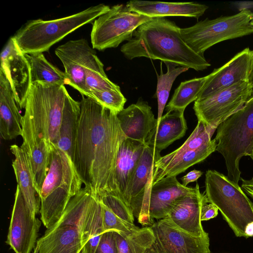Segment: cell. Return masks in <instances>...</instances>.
I'll list each match as a JSON object with an SVG mask.
<instances>
[{
    "label": "cell",
    "instance_id": "cell-18",
    "mask_svg": "<svg viewBox=\"0 0 253 253\" xmlns=\"http://www.w3.org/2000/svg\"><path fill=\"white\" fill-rule=\"evenodd\" d=\"M209 203L199 187L190 194L180 197L172 205L166 218L179 229L197 237L208 235L202 226L201 211L203 205Z\"/></svg>",
    "mask_w": 253,
    "mask_h": 253
},
{
    "label": "cell",
    "instance_id": "cell-32",
    "mask_svg": "<svg viewBox=\"0 0 253 253\" xmlns=\"http://www.w3.org/2000/svg\"><path fill=\"white\" fill-rule=\"evenodd\" d=\"M85 84L90 98L91 92L96 90L121 91L120 86L108 78L104 65L96 53L91 56L85 69Z\"/></svg>",
    "mask_w": 253,
    "mask_h": 253
},
{
    "label": "cell",
    "instance_id": "cell-41",
    "mask_svg": "<svg viewBox=\"0 0 253 253\" xmlns=\"http://www.w3.org/2000/svg\"><path fill=\"white\" fill-rule=\"evenodd\" d=\"M249 82L253 86V50H252V62L251 74Z\"/></svg>",
    "mask_w": 253,
    "mask_h": 253
},
{
    "label": "cell",
    "instance_id": "cell-37",
    "mask_svg": "<svg viewBox=\"0 0 253 253\" xmlns=\"http://www.w3.org/2000/svg\"><path fill=\"white\" fill-rule=\"evenodd\" d=\"M95 253H119L114 230L103 233Z\"/></svg>",
    "mask_w": 253,
    "mask_h": 253
},
{
    "label": "cell",
    "instance_id": "cell-8",
    "mask_svg": "<svg viewBox=\"0 0 253 253\" xmlns=\"http://www.w3.org/2000/svg\"><path fill=\"white\" fill-rule=\"evenodd\" d=\"M93 200L85 188L72 198L58 221L37 241V253H79L84 247V223Z\"/></svg>",
    "mask_w": 253,
    "mask_h": 253
},
{
    "label": "cell",
    "instance_id": "cell-25",
    "mask_svg": "<svg viewBox=\"0 0 253 253\" xmlns=\"http://www.w3.org/2000/svg\"><path fill=\"white\" fill-rule=\"evenodd\" d=\"M10 150L14 156L12 166L17 185L28 205L38 213L40 210L41 200L35 187L30 158L21 146L12 145Z\"/></svg>",
    "mask_w": 253,
    "mask_h": 253
},
{
    "label": "cell",
    "instance_id": "cell-3",
    "mask_svg": "<svg viewBox=\"0 0 253 253\" xmlns=\"http://www.w3.org/2000/svg\"><path fill=\"white\" fill-rule=\"evenodd\" d=\"M70 96L64 85L42 82L32 84L21 119V147L23 149L43 140L56 144L65 106Z\"/></svg>",
    "mask_w": 253,
    "mask_h": 253
},
{
    "label": "cell",
    "instance_id": "cell-19",
    "mask_svg": "<svg viewBox=\"0 0 253 253\" xmlns=\"http://www.w3.org/2000/svg\"><path fill=\"white\" fill-rule=\"evenodd\" d=\"M120 126L126 138L146 144L157 126L148 103L139 98L117 114Z\"/></svg>",
    "mask_w": 253,
    "mask_h": 253
},
{
    "label": "cell",
    "instance_id": "cell-2",
    "mask_svg": "<svg viewBox=\"0 0 253 253\" xmlns=\"http://www.w3.org/2000/svg\"><path fill=\"white\" fill-rule=\"evenodd\" d=\"M180 28L165 17L154 18L137 28L121 51L129 60L145 57L197 71L207 69L211 64L184 42Z\"/></svg>",
    "mask_w": 253,
    "mask_h": 253
},
{
    "label": "cell",
    "instance_id": "cell-31",
    "mask_svg": "<svg viewBox=\"0 0 253 253\" xmlns=\"http://www.w3.org/2000/svg\"><path fill=\"white\" fill-rule=\"evenodd\" d=\"M206 79L207 76L181 82L175 90L171 99L167 105V110H185L190 103L197 99Z\"/></svg>",
    "mask_w": 253,
    "mask_h": 253
},
{
    "label": "cell",
    "instance_id": "cell-22",
    "mask_svg": "<svg viewBox=\"0 0 253 253\" xmlns=\"http://www.w3.org/2000/svg\"><path fill=\"white\" fill-rule=\"evenodd\" d=\"M126 6L131 10L149 17L182 16L198 19L202 16L208 6L194 2H169L132 0Z\"/></svg>",
    "mask_w": 253,
    "mask_h": 253
},
{
    "label": "cell",
    "instance_id": "cell-12",
    "mask_svg": "<svg viewBox=\"0 0 253 253\" xmlns=\"http://www.w3.org/2000/svg\"><path fill=\"white\" fill-rule=\"evenodd\" d=\"M160 152L145 145L124 198V202L142 225H152L148 212L149 196L152 185L154 163Z\"/></svg>",
    "mask_w": 253,
    "mask_h": 253
},
{
    "label": "cell",
    "instance_id": "cell-44",
    "mask_svg": "<svg viewBox=\"0 0 253 253\" xmlns=\"http://www.w3.org/2000/svg\"><path fill=\"white\" fill-rule=\"evenodd\" d=\"M251 159L253 160V153H252V156L251 157Z\"/></svg>",
    "mask_w": 253,
    "mask_h": 253
},
{
    "label": "cell",
    "instance_id": "cell-23",
    "mask_svg": "<svg viewBox=\"0 0 253 253\" xmlns=\"http://www.w3.org/2000/svg\"><path fill=\"white\" fill-rule=\"evenodd\" d=\"M21 116L4 72L0 68V133L6 140L22 135Z\"/></svg>",
    "mask_w": 253,
    "mask_h": 253
},
{
    "label": "cell",
    "instance_id": "cell-40",
    "mask_svg": "<svg viewBox=\"0 0 253 253\" xmlns=\"http://www.w3.org/2000/svg\"><path fill=\"white\" fill-rule=\"evenodd\" d=\"M241 188L243 191L253 199V177L250 179L241 178Z\"/></svg>",
    "mask_w": 253,
    "mask_h": 253
},
{
    "label": "cell",
    "instance_id": "cell-5",
    "mask_svg": "<svg viewBox=\"0 0 253 253\" xmlns=\"http://www.w3.org/2000/svg\"><path fill=\"white\" fill-rule=\"evenodd\" d=\"M110 8L109 6L100 3L58 19L31 20L19 29L13 38L24 54L43 53L69 34L94 21Z\"/></svg>",
    "mask_w": 253,
    "mask_h": 253
},
{
    "label": "cell",
    "instance_id": "cell-30",
    "mask_svg": "<svg viewBox=\"0 0 253 253\" xmlns=\"http://www.w3.org/2000/svg\"><path fill=\"white\" fill-rule=\"evenodd\" d=\"M114 234L119 253H143L154 240L150 227L125 232L114 231Z\"/></svg>",
    "mask_w": 253,
    "mask_h": 253
},
{
    "label": "cell",
    "instance_id": "cell-11",
    "mask_svg": "<svg viewBox=\"0 0 253 253\" xmlns=\"http://www.w3.org/2000/svg\"><path fill=\"white\" fill-rule=\"evenodd\" d=\"M253 94V86L249 82H240L197 99L193 109L198 121L217 129L220 123L241 109Z\"/></svg>",
    "mask_w": 253,
    "mask_h": 253
},
{
    "label": "cell",
    "instance_id": "cell-33",
    "mask_svg": "<svg viewBox=\"0 0 253 253\" xmlns=\"http://www.w3.org/2000/svg\"><path fill=\"white\" fill-rule=\"evenodd\" d=\"M167 72L164 74L162 71L157 75L156 95L158 99L157 124L160 122L163 111L167 102L172 85L176 78L181 73L187 71L189 68L178 66L169 62L165 63Z\"/></svg>",
    "mask_w": 253,
    "mask_h": 253
},
{
    "label": "cell",
    "instance_id": "cell-1",
    "mask_svg": "<svg viewBox=\"0 0 253 253\" xmlns=\"http://www.w3.org/2000/svg\"><path fill=\"white\" fill-rule=\"evenodd\" d=\"M73 163L85 187L100 198L119 197L115 178L116 160L126 138L117 113L82 96Z\"/></svg>",
    "mask_w": 253,
    "mask_h": 253
},
{
    "label": "cell",
    "instance_id": "cell-36",
    "mask_svg": "<svg viewBox=\"0 0 253 253\" xmlns=\"http://www.w3.org/2000/svg\"><path fill=\"white\" fill-rule=\"evenodd\" d=\"M98 199L120 218L133 223L134 216L127 205L119 197L107 194Z\"/></svg>",
    "mask_w": 253,
    "mask_h": 253
},
{
    "label": "cell",
    "instance_id": "cell-21",
    "mask_svg": "<svg viewBox=\"0 0 253 253\" xmlns=\"http://www.w3.org/2000/svg\"><path fill=\"white\" fill-rule=\"evenodd\" d=\"M199 187H185L176 176L165 177L151 185L148 204L149 216L153 219L166 218L174 202L180 197L195 192Z\"/></svg>",
    "mask_w": 253,
    "mask_h": 253
},
{
    "label": "cell",
    "instance_id": "cell-43",
    "mask_svg": "<svg viewBox=\"0 0 253 253\" xmlns=\"http://www.w3.org/2000/svg\"><path fill=\"white\" fill-rule=\"evenodd\" d=\"M79 253H86L84 247L83 248V249Z\"/></svg>",
    "mask_w": 253,
    "mask_h": 253
},
{
    "label": "cell",
    "instance_id": "cell-14",
    "mask_svg": "<svg viewBox=\"0 0 253 253\" xmlns=\"http://www.w3.org/2000/svg\"><path fill=\"white\" fill-rule=\"evenodd\" d=\"M26 202L18 185L6 243L15 253H31L37 242L41 221Z\"/></svg>",
    "mask_w": 253,
    "mask_h": 253
},
{
    "label": "cell",
    "instance_id": "cell-4",
    "mask_svg": "<svg viewBox=\"0 0 253 253\" xmlns=\"http://www.w3.org/2000/svg\"><path fill=\"white\" fill-rule=\"evenodd\" d=\"M82 184L70 156L51 144L49 169L39 195L41 218L47 229L60 218Z\"/></svg>",
    "mask_w": 253,
    "mask_h": 253
},
{
    "label": "cell",
    "instance_id": "cell-17",
    "mask_svg": "<svg viewBox=\"0 0 253 253\" xmlns=\"http://www.w3.org/2000/svg\"><path fill=\"white\" fill-rule=\"evenodd\" d=\"M252 50L247 47L236 54L221 67L207 76L197 99H202L243 82H249Z\"/></svg>",
    "mask_w": 253,
    "mask_h": 253
},
{
    "label": "cell",
    "instance_id": "cell-34",
    "mask_svg": "<svg viewBox=\"0 0 253 253\" xmlns=\"http://www.w3.org/2000/svg\"><path fill=\"white\" fill-rule=\"evenodd\" d=\"M91 98L117 114L124 108L126 101L121 91L115 90L92 91Z\"/></svg>",
    "mask_w": 253,
    "mask_h": 253
},
{
    "label": "cell",
    "instance_id": "cell-13",
    "mask_svg": "<svg viewBox=\"0 0 253 253\" xmlns=\"http://www.w3.org/2000/svg\"><path fill=\"white\" fill-rule=\"evenodd\" d=\"M154 236L143 253H210L209 235L195 237L179 229L168 218L150 226Z\"/></svg>",
    "mask_w": 253,
    "mask_h": 253
},
{
    "label": "cell",
    "instance_id": "cell-28",
    "mask_svg": "<svg viewBox=\"0 0 253 253\" xmlns=\"http://www.w3.org/2000/svg\"><path fill=\"white\" fill-rule=\"evenodd\" d=\"M104 232L102 204L95 197L86 213L82 230L83 242L86 253H95Z\"/></svg>",
    "mask_w": 253,
    "mask_h": 253
},
{
    "label": "cell",
    "instance_id": "cell-29",
    "mask_svg": "<svg viewBox=\"0 0 253 253\" xmlns=\"http://www.w3.org/2000/svg\"><path fill=\"white\" fill-rule=\"evenodd\" d=\"M29 62L32 84L42 82L50 84L69 85L64 72L49 62L43 53L25 54Z\"/></svg>",
    "mask_w": 253,
    "mask_h": 253
},
{
    "label": "cell",
    "instance_id": "cell-26",
    "mask_svg": "<svg viewBox=\"0 0 253 253\" xmlns=\"http://www.w3.org/2000/svg\"><path fill=\"white\" fill-rule=\"evenodd\" d=\"M184 110H170L162 116L146 145L161 151L185 134L187 126Z\"/></svg>",
    "mask_w": 253,
    "mask_h": 253
},
{
    "label": "cell",
    "instance_id": "cell-38",
    "mask_svg": "<svg viewBox=\"0 0 253 253\" xmlns=\"http://www.w3.org/2000/svg\"><path fill=\"white\" fill-rule=\"evenodd\" d=\"M218 209L213 204L210 203H205L201 209V221H206L215 217L218 214Z\"/></svg>",
    "mask_w": 253,
    "mask_h": 253
},
{
    "label": "cell",
    "instance_id": "cell-15",
    "mask_svg": "<svg viewBox=\"0 0 253 253\" xmlns=\"http://www.w3.org/2000/svg\"><path fill=\"white\" fill-rule=\"evenodd\" d=\"M0 64V68L10 83L18 107L24 108L32 85L30 68L25 54L13 37L8 40L1 52Z\"/></svg>",
    "mask_w": 253,
    "mask_h": 253
},
{
    "label": "cell",
    "instance_id": "cell-39",
    "mask_svg": "<svg viewBox=\"0 0 253 253\" xmlns=\"http://www.w3.org/2000/svg\"><path fill=\"white\" fill-rule=\"evenodd\" d=\"M202 174L203 172L200 170L194 169L190 171L181 178L182 184L184 186L187 187L189 183L197 181L202 176Z\"/></svg>",
    "mask_w": 253,
    "mask_h": 253
},
{
    "label": "cell",
    "instance_id": "cell-20",
    "mask_svg": "<svg viewBox=\"0 0 253 253\" xmlns=\"http://www.w3.org/2000/svg\"><path fill=\"white\" fill-rule=\"evenodd\" d=\"M215 139L202 147L180 153L174 151L161 157L154 165L152 185L165 177L176 176L189 167L206 159L216 151Z\"/></svg>",
    "mask_w": 253,
    "mask_h": 253
},
{
    "label": "cell",
    "instance_id": "cell-7",
    "mask_svg": "<svg viewBox=\"0 0 253 253\" xmlns=\"http://www.w3.org/2000/svg\"><path fill=\"white\" fill-rule=\"evenodd\" d=\"M216 151L224 158L227 177L237 184L241 179V159L252 155L253 149V95L245 105L217 127Z\"/></svg>",
    "mask_w": 253,
    "mask_h": 253
},
{
    "label": "cell",
    "instance_id": "cell-6",
    "mask_svg": "<svg viewBox=\"0 0 253 253\" xmlns=\"http://www.w3.org/2000/svg\"><path fill=\"white\" fill-rule=\"evenodd\" d=\"M208 201L215 205L238 237H253V203L227 176L209 169L205 175Z\"/></svg>",
    "mask_w": 253,
    "mask_h": 253
},
{
    "label": "cell",
    "instance_id": "cell-42",
    "mask_svg": "<svg viewBox=\"0 0 253 253\" xmlns=\"http://www.w3.org/2000/svg\"><path fill=\"white\" fill-rule=\"evenodd\" d=\"M250 24H251L252 28L253 29V15L252 16V18H251V21H250Z\"/></svg>",
    "mask_w": 253,
    "mask_h": 253
},
{
    "label": "cell",
    "instance_id": "cell-35",
    "mask_svg": "<svg viewBox=\"0 0 253 253\" xmlns=\"http://www.w3.org/2000/svg\"><path fill=\"white\" fill-rule=\"evenodd\" d=\"M102 204L104 232L110 230L124 232H128L136 230L139 228L133 223L128 222L121 219L102 203Z\"/></svg>",
    "mask_w": 253,
    "mask_h": 253
},
{
    "label": "cell",
    "instance_id": "cell-9",
    "mask_svg": "<svg viewBox=\"0 0 253 253\" xmlns=\"http://www.w3.org/2000/svg\"><path fill=\"white\" fill-rule=\"evenodd\" d=\"M253 14L244 9L235 15L206 18L191 27L180 28V34L193 51L204 56L205 51L216 43L253 33L250 24Z\"/></svg>",
    "mask_w": 253,
    "mask_h": 253
},
{
    "label": "cell",
    "instance_id": "cell-16",
    "mask_svg": "<svg viewBox=\"0 0 253 253\" xmlns=\"http://www.w3.org/2000/svg\"><path fill=\"white\" fill-rule=\"evenodd\" d=\"M95 53L84 39L69 41L55 50L64 66L69 85L87 97L90 95L85 84V69L91 56Z\"/></svg>",
    "mask_w": 253,
    "mask_h": 253
},
{
    "label": "cell",
    "instance_id": "cell-10",
    "mask_svg": "<svg viewBox=\"0 0 253 253\" xmlns=\"http://www.w3.org/2000/svg\"><path fill=\"white\" fill-rule=\"evenodd\" d=\"M153 18L132 11L126 4L115 5L92 23V46L99 50L117 47L131 40L138 27Z\"/></svg>",
    "mask_w": 253,
    "mask_h": 253
},
{
    "label": "cell",
    "instance_id": "cell-27",
    "mask_svg": "<svg viewBox=\"0 0 253 253\" xmlns=\"http://www.w3.org/2000/svg\"><path fill=\"white\" fill-rule=\"evenodd\" d=\"M81 114V103L70 96L65 106L58 141L55 145L74 159L75 142Z\"/></svg>",
    "mask_w": 253,
    "mask_h": 253
},
{
    "label": "cell",
    "instance_id": "cell-24",
    "mask_svg": "<svg viewBox=\"0 0 253 253\" xmlns=\"http://www.w3.org/2000/svg\"><path fill=\"white\" fill-rule=\"evenodd\" d=\"M145 144L126 138L122 142L117 157L115 178L119 198L124 202Z\"/></svg>",
    "mask_w": 253,
    "mask_h": 253
}]
</instances>
